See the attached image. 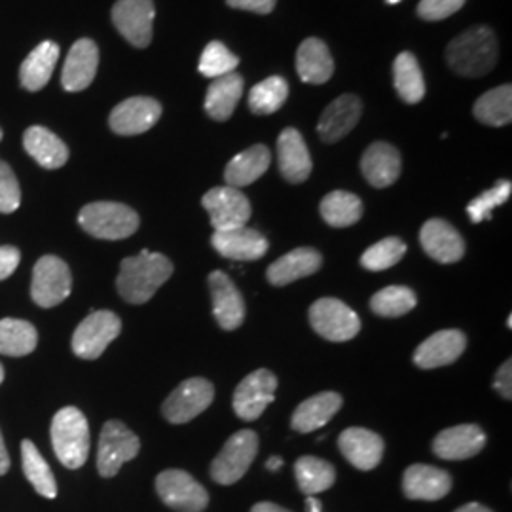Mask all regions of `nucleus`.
<instances>
[{"label": "nucleus", "instance_id": "nucleus-12", "mask_svg": "<svg viewBox=\"0 0 512 512\" xmlns=\"http://www.w3.org/2000/svg\"><path fill=\"white\" fill-rule=\"evenodd\" d=\"M202 205L209 213L215 232H226L247 226L251 219V202L247 196L232 186H217L203 196Z\"/></svg>", "mask_w": 512, "mask_h": 512}, {"label": "nucleus", "instance_id": "nucleus-10", "mask_svg": "<svg viewBox=\"0 0 512 512\" xmlns=\"http://www.w3.org/2000/svg\"><path fill=\"white\" fill-rule=\"evenodd\" d=\"M156 492L173 511L202 512L209 505V494L192 475L181 469H167L156 478Z\"/></svg>", "mask_w": 512, "mask_h": 512}, {"label": "nucleus", "instance_id": "nucleus-28", "mask_svg": "<svg viewBox=\"0 0 512 512\" xmlns=\"http://www.w3.org/2000/svg\"><path fill=\"white\" fill-rule=\"evenodd\" d=\"M342 395L334 391H323L313 395L294 410L291 425L298 433H311L325 427L342 408Z\"/></svg>", "mask_w": 512, "mask_h": 512}, {"label": "nucleus", "instance_id": "nucleus-6", "mask_svg": "<svg viewBox=\"0 0 512 512\" xmlns=\"http://www.w3.org/2000/svg\"><path fill=\"white\" fill-rule=\"evenodd\" d=\"M258 454V435L251 429L238 431L226 440L219 456L211 463V478L222 484L232 486L243 478Z\"/></svg>", "mask_w": 512, "mask_h": 512}, {"label": "nucleus", "instance_id": "nucleus-36", "mask_svg": "<svg viewBox=\"0 0 512 512\" xmlns=\"http://www.w3.org/2000/svg\"><path fill=\"white\" fill-rule=\"evenodd\" d=\"M321 217L332 228H348L363 217V202L344 190L330 192L321 202Z\"/></svg>", "mask_w": 512, "mask_h": 512}, {"label": "nucleus", "instance_id": "nucleus-31", "mask_svg": "<svg viewBox=\"0 0 512 512\" xmlns=\"http://www.w3.org/2000/svg\"><path fill=\"white\" fill-rule=\"evenodd\" d=\"M23 147L27 154L44 169H59L69 160V148L52 133L42 126H33L23 135Z\"/></svg>", "mask_w": 512, "mask_h": 512}, {"label": "nucleus", "instance_id": "nucleus-9", "mask_svg": "<svg viewBox=\"0 0 512 512\" xmlns=\"http://www.w3.org/2000/svg\"><path fill=\"white\" fill-rule=\"evenodd\" d=\"M313 330L329 342H349L361 330V319L338 298H321L310 308Z\"/></svg>", "mask_w": 512, "mask_h": 512}, {"label": "nucleus", "instance_id": "nucleus-44", "mask_svg": "<svg viewBox=\"0 0 512 512\" xmlns=\"http://www.w3.org/2000/svg\"><path fill=\"white\" fill-rule=\"evenodd\" d=\"M512 184L511 181H499L494 188L482 192L478 198L467 205V215L471 222H484V220L492 219L495 207L509 202L511 198Z\"/></svg>", "mask_w": 512, "mask_h": 512}, {"label": "nucleus", "instance_id": "nucleus-7", "mask_svg": "<svg viewBox=\"0 0 512 512\" xmlns=\"http://www.w3.org/2000/svg\"><path fill=\"white\" fill-rule=\"evenodd\" d=\"M122 332V321L116 313L99 310L90 313L73 334V351L76 357L93 361L99 359L110 342H114Z\"/></svg>", "mask_w": 512, "mask_h": 512}, {"label": "nucleus", "instance_id": "nucleus-2", "mask_svg": "<svg viewBox=\"0 0 512 512\" xmlns=\"http://www.w3.org/2000/svg\"><path fill=\"white\" fill-rule=\"evenodd\" d=\"M499 46L490 27H471L454 38L446 48V61L459 76L480 78L490 73L497 63Z\"/></svg>", "mask_w": 512, "mask_h": 512}, {"label": "nucleus", "instance_id": "nucleus-11", "mask_svg": "<svg viewBox=\"0 0 512 512\" xmlns=\"http://www.w3.org/2000/svg\"><path fill=\"white\" fill-rule=\"evenodd\" d=\"M215 399V387L205 378H190L179 385L162 406L165 420L183 425L198 418Z\"/></svg>", "mask_w": 512, "mask_h": 512}, {"label": "nucleus", "instance_id": "nucleus-15", "mask_svg": "<svg viewBox=\"0 0 512 512\" xmlns=\"http://www.w3.org/2000/svg\"><path fill=\"white\" fill-rule=\"evenodd\" d=\"M162 116V105L152 97H131L110 112L109 126L116 135H141L154 128Z\"/></svg>", "mask_w": 512, "mask_h": 512}, {"label": "nucleus", "instance_id": "nucleus-8", "mask_svg": "<svg viewBox=\"0 0 512 512\" xmlns=\"http://www.w3.org/2000/svg\"><path fill=\"white\" fill-rule=\"evenodd\" d=\"M73 291V275L59 256H42L33 270L31 298L40 308H54L69 298Z\"/></svg>", "mask_w": 512, "mask_h": 512}, {"label": "nucleus", "instance_id": "nucleus-22", "mask_svg": "<svg viewBox=\"0 0 512 512\" xmlns=\"http://www.w3.org/2000/svg\"><path fill=\"white\" fill-rule=\"evenodd\" d=\"M363 114V103L357 95H340L338 99H334L325 112L321 114L319 120V137L325 143H338L342 141L349 131L359 124Z\"/></svg>", "mask_w": 512, "mask_h": 512}, {"label": "nucleus", "instance_id": "nucleus-20", "mask_svg": "<svg viewBox=\"0 0 512 512\" xmlns=\"http://www.w3.org/2000/svg\"><path fill=\"white\" fill-rule=\"evenodd\" d=\"M279 171L287 183L300 184L311 175V156L308 145L298 129L287 128L277 139Z\"/></svg>", "mask_w": 512, "mask_h": 512}, {"label": "nucleus", "instance_id": "nucleus-26", "mask_svg": "<svg viewBox=\"0 0 512 512\" xmlns=\"http://www.w3.org/2000/svg\"><path fill=\"white\" fill-rule=\"evenodd\" d=\"M321 266H323V256L317 249L300 247L277 258L274 264H270L266 270V277L274 287H285L298 279L317 274Z\"/></svg>", "mask_w": 512, "mask_h": 512}, {"label": "nucleus", "instance_id": "nucleus-50", "mask_svg": "<svg viewBox=\"0 0 512 512\" xmlns=\"http://www.w3.org/2000/svg\"><path fill=\"white\" fill-rule=\"evenodd\" d=\"M10 469V456H8V450H6V444L2 439V433H0V476L6 475Z\"/></svg>", "mask_w": 512, "mask_h": 512}, {"label": "nucleus", "instance_id": "nucleus-25", "mask_svg": "<svg viewBox=\"0 0 512 512\" xmlns=\"http://www.w3.org/2000/svg\"><path fill=\"white\" fill-rule=\"evenodd\" d=\"M404 495L414 501H439L450 494L452 476L433 465H412L404 471Z\"/></svg>", "mask_w": 512, "mask_h": 512}, {"label": "nucleus", "instance_id": "nucleus-24", "mask_svg": "<svg viewBox=\"0 0 512 512\" xmlns=\"http://www.w3.org/2000/svg\"><path fill=\"white\" fill-rule=\"evenodd\" d=\"M211 245L224 258L239 262H255L268 253V239L255 228H234L226 232H215Z\"/></svg>", "mask_w": 512, "mask_h": 512}, {"label": "nucleus", "instance_id": "nucleus-16", "mask_svg": "<svg viewBox=\"0 0 512 512\" xmlns=\"http://www.w3.org/2000/svg\"><path fill=\"white\" fill-rule=\"evenodd\" d=\"M209 291L213 300V315L220 329L236 330L245 321V300L238 291L236 283L224 272H211Z\"/></svg>", "mask_w": 512, "mask_h": 512}, {"label": "nucleus", "instance_id": "nucleus-37", "mask_svg": "<svg viewBox=\"0 0 512 512\" xmlns=\"http://www.w3.org/2000/svg\"><path fill=\"white\" fill-rule=\"evenodd\" d=\"M294 475L300 492L306 495H317L327 492L336 480V471L325 459L304 456L294 465Z\"/></svg>", "mask_w": 512, "mask_h": 512}, {"label": "nucleus", "instance_id": "nucleus-14", "mask_svg": "<svg viewBox=\"0 0 512 512\" xmlns=\"http://www.w3.org/2000/svg\"><path fill=\"white\" fill-rule=\"evenodd\" d=\"M154 16L152 0H118L112 8L114 27L135 48H147L152 42Z\"/></svg>", "mask_w": 512, "mask_h": 512}, {"label": "nucleus", "instance_id": "nucleus-32", "mask_svg": "<svg viewBox=\"0 0 512 512\" xmlns=\"http://www.w3.org/2000/svg\"><path fill=\"white\" fill-rule=\"evenodd\" d=\"M243 90L245 82L241 74L230 73L215 78L205 95V112L217 122H226L238 107Z\"/></svg>", "mask_w": 512, "mask_h": 512}, {"label": "nucleus", "instance_id": "nucleus-30", "mask_svg": "<svg viewBox=\"0 0 512 512\" xmlns=\"http://www.w3.org/2000/svg\"><path fill=\"white\" fill-rule=\"evenodd\" d=\"M272 164V152L264 145H255L234 156L226 169L224 181L232 188H243L258 181Z\"/></svg>", "mask_w": 512, "mask_h": 512}, {"label": "nucleus", "instance_id": "nucleus-43", "mask_svg": "<svg viewBox=\"0 0 512 512\" xmlns=\"http://www.w3.org/2000/svg\"><path fill=\"white\" fill-rule=\"evenodd\" d=\"M238 65V55L232 54L219 40H213L205 46L198 69L203 76L215 80L224 74L234 73Z\"/></svg>", "mask_w": 512, "mask_h": 512}, {"label": "nucleus", "instance_id": "nucleus-13", "mask_svg": "<svg viewBox=\"0 0 512 512\" xmlns=\"http://www.w3.org/2000/svg\"><path fill=\"white\" fill-rule=\"evenodd\" d=\"M277 378L268 368L255 370L245 376L234 393V412L241 420L255 421L274 403Z\"/></svg>", "mask_w": 512, "mask_h": 512}, {"label": "nucleus", "instance_id": "nucleus-54", "mask_svg": "<svg viewBox=\"0 0 512 512\" xmlns=\"http://www.w3.org/2000/svg\"><path fill=\"white\" fill-rule=\"evenodd\" d=\"M306 511L308 512H323V505L313 497L308 495V501H306Z\"/></svg>", "mask_w": 512, "mask_h": 512}, {"label": "nucleus", "instance_id": "nucleus-42", "mask_svg": "<svg viewBox=\"0 0 512 512\" xmlns=\"http://www.w3.org/2000/svg\"><path fill=\"white\" fill-rule=\"evenodd\" d=\"M406 255V243L399 238H385L368 247L361 256V266L368 272H384L399 264Z\"/></svg>", "mask_w": 512, "mask_h": 512}, {"label": "nucleus", "instance_id": "nucleus-41", "mask_svg": "<svg viewBox=\"0 0 512 512\" xmlns=\"http://www.w3.org/2000/svg\"><path fill=\"white\" fill-rule=\"evenodd\" d=\"M416 304H418V298L414 291L408 287H401V285L385 287L370 298V310L380 317H387V319L403 317L406 313L414 310Z\"/></svg>", "mask_w": 512, "mask_h": 512}, {"label": "nucleus", "instance_id": "nucleus-53", "mask_svg": "<svg viewBox=\"0 0 512 512\" xmlns=\"http://www.w3.org/2000/svg\"><path fill=\"white\" fill-rule=\"evenodd\" d=\"M281 467H283V459L277 458V456H272L266 461V469L272 471V473H277Z\"/></svg>", "mask_w": 512, "mask_h": 512}, {"label": "nucleus", "instance_id": "nucleus-27", "mask_svg": "<svg viewBox=\"0 0 512 512\" xmlns=\"http://www.w3.org/2000/svg\"><path fill=\"white\" fill-rule=\"evenodd\" d=\"M401 167L399 150L384 141L370 145L361 158V171L374 188H387L395 184L401 177Z\"/></svg>", "mask_w": 512, "mask_h": 512}, {"label": "nucleus", "instance_id": "nucleus-45", "mask_svg": "<svg viewBox=\"0 0 512 512\" xmlns=\"http://www.w3.org/2000/svg\"><path fill=\"white\" fill-rule=\"evenodd\" d=\"M21 203V190L12 167L0 160V213H14Z\"/></svg>", "mask_w": 512, "mask_h": 512}, {"label": "nucleus", "instance_id": "nucleus-35", "mask_svg": "<svg viewBox=\"0 0 512 512\" xmlns=\"http://www.w3.org/2000/svg\"><path fill=\"white\" fill-rule=\"evenodd\" d=\"M473 114L476 120L492 126V128H501L511 124L512 120V86L505 84L494 88L490 92L484 93L482 97L476 99Z\"/></svg>", "mask_w": 512, "mask_h": 512}, {"label": "nucleus", "instance_id": "nucleus-29", "mask_svg": "<svg viewBox=\"0 0 512 512\" xmlns=\"http://www.w3.org/2000/svg\"><path fill=\"white\" fill-rule=\"evenodd\" d=\"M296 71L302 82L325 84L334 74V59L319 38H306L296 52Z\"/></svg>", "mask_w": 512, "mask_h": 512}, {"label": "nucleus", "instance_id": "nucleus-56", "mask_svg": "<svg viewBox=\"0 0 512 512\" xmlns=\"http://www.w3.org/2000/svg\"><path fill=\"white\" fill-rule=\"evenodd\" d=\"M401 0H387V4H399Z\"/></svg>", "mask_w": 512, "mask_h": 512}, {"label": "nucleus", "instance_id": "nucleus-49", "mask_svg": "<svg viewBox=\"0 0 512 512\" xmlns=\"http://www.w3.org/2000/svg\"><path fill=\"white\" fill-rule=\"evenodd\" d=\"M277 0H226V4L230 8L236 10H247V12H255V14H270L275 8Z\"/></svg>", "mask_w": 512, "mask_h": 512}, {"label": "nucleus", "instance_id": "nucleus-3", "mask_svg": "<svg viewBox=\"0 0 512 512\" xmlns=\"http://www.w3.org/2000/svg\"><path fill=\"white\" fill-rule=\"evenodd\" d=\"M50 435L55 456L67 469H80L86 463L90 454V425L78 408H61L54 416Z\"/></svg>", "mask_w": 512, "mask_h": 512}, {"label": "nucleus", "instance_id": "nucleus-46", "mask_svg": "<svg viewBox=\"0 0 512 512\" xmlns=\"http://www.w3.org/2000/svg\"><path fill=\"white\" fill-rule=\"evenodd\" d=\"M463 4L465 0H420L418 16L425 21H440L459 12Z\"/></svg>", "mask_w": 512, "mask_h": 512}, {"label": "nucleus", "instance_id": "nucleus-19", "mask_svg": "<svg viewBox=\"0 0 512 512\" xmlns=\"http://www.w3.org/2000/svg\"><path fill=\"white\" fill-rule=\"evenodd\" d=\"M420 241L423 251L440 264H454L465 255V241L446 220H427L421 226Z\"/></svg>", "mask_w": 512, "mask_h": 512}, {"label": "nucleus", "instance_id": "nucleus-47", "mask_svg": "<svg viewBox=\"0 0 512 512\" xmlns=\"http://www.w3.org/2000/svg\"><path fill=\"white\" fill-rule=\"evenodd\" d=\"M494 389L505 399L511 401L512 399V361L507 359L503 365L499 366L497 374L494 378Z\"/></svg>", "mask_w": 512, "mask_h": 512}, {"label": "nucleus", "instance_id": "nucleus-23", "mask_svg": "<svg viewBox=\"0 0 512 512\" xmlns=\"http://www.w3.org/2000/svg\"><path fill=\"white\" fill-rule=\"evenodd\" d=\"M467 348V338L461 330H439L429 336L414 353V363L423 370L456 363Z\"/></svg>", "mask_w": 512, "mask_h": 512}, {"label": "nucleus", "instance_id": "nucleus-57", "mask_svg": "<svg viewBox=\"0 0 512 512\" xmlns=\"http://www.w3.org/2000/svg\"><path fill=\"white\" fill-rule=\"evenodd\" d=\"M0 141H2V129H0Z\"/></svg>", "mask_w": 512, "mask_h": 512}, {"label": "nucleus", "instance_id": "nucleus-38", "mask_svg": "<svg viewBox=\"0 0 512 512\" xmlns=\"http://www.w3.org/2000/svg\"><path fill=\"white\" fill-rule=\"evenodd\" d=\"M38 344L37 329L21 319H0V355L25 357Z\"/></svg>", "mask_w": 512, "mask_h": 512}, {"label": "nucleus", "instance_id": "nucleus-4", "mask_svg": "<svg viewBox=\"0 0 512 512\" xmlns=\"http://www.w3.org/2000/svg\"><path fill=\"white\" fill-rule=\"evenodd\" d=\"M78 224L93 238L116 241L137 232L139 215L124 203L95 202L80 211Z\"/></svg>", "mask_w": 512, "mask_h": 512}, {"label": "nucleus", "instance_id": "nucleus-18", "mask_svg": "<svg viewBox=\"0 0 512 512\" xmlns=\"http://www.w3.org/2000/svg\"><path fill=\"white\" fill-rule=\"evenodd\" d=\"M486 446V433L475 425L465 423L450 429H444L433 440L435 456L446 461H461V459L475 458Z\"/></svg>", "mask_w": 512, "mask_h": 512}, {"label": "nucleus", "instance_id": "nucleus-1", "mask_svg": "<svg viewBox=\"0 0 512 512\" xmlns=\"http://www.w3.org/2000/svg\"><path fill=\"white\" fill-rule=\"evenodd\" d=\"M173 274V264L162 253L141 251L137 256L124 258L116 287L129 304H145Z\"/></svg>", "mask_w": 512, "mask_h": 512}, {"label": "nucleus", "instance_id": "nucleus-39", "mask_svg": "<svg viewBox=\"0 0 512 512\" xmlns=\"http://www.w3.org/2000/svg\"><path fill=\"white\" fill-rule=\"evenodd\" d=\"M21 463H23V473L38 494L48 497V499H54L57 495V482H55L50 465L38 452L35 442H31V440L21 442Z\"/></svg>", "mask_w": 512, "mask_h": 512}, {"label": "nucleus", "instance_id": "nucleus-48", "mask_svg": "<svg viewBox=\"0 0 512 512\" xmlns=\"http://www.w3.org/2000/svg\"><path fill=\"white\" fill-rule=\"evenodd\" d=\"M19 255L16 247H10V245H4L0 247V281L8 279L10 275L16 272V268L19 266Z\"/></svg>", "mask_w": 512, "mask_h": 512}, {"label": "nucleus", "instance_id": "nucleus-51", "mask_svg": "<svg viewBox=\"0 0 512 512\" xmlns=\"http://www.w3.org/2000/svg\"><path fill=\"white\" fill-rule=\"evenodd\" d=\"M251 512H291L287 511V509H283V507H279V505H275V503H268V501H264V503H256L255 507H253V511Z\"/></svg>", "mask_w": 512, "mask_h": 512}, {"label": "nucleus", "instance_id": "nucleus-55", "mask_svg": "<svg viewBox=\"0 0 512 512\" xmlns=\"http://www.w3.org/2000/svg\"><path fill=\"white\" fill-rule=\"evenodd\" d=\"M4 382V368H2V365H0V384Z\"/></svg>", "mask_w": 512, "mask_h": 512}, {"label": "nucleus", "instance_id": "nucleus-21", "mask_svg": "<svg viewBox=\"0 0 512 512\" xmlns=\"http://www.w3.org/2000/svg\"><path fill=\"white\" fill-rule=\"evenodd\" d=\"M99 67V48L90 38L76 40L71 52L65 59L61 86L67 92H82L86 90L97 74Z\"/></svg>", "mask_w": 512, "mask_h": 512}, {"label": "nucleus", "instance_id": "nucleus-34", "mask_svg": "<svg viewBox=\"0 0 512 512\" xmlns=\"http://www.w3.org/2000/svg\"><path fill=\"white\" fill-rule=\"evenodd\" d=\"M393 80L399 97L408 105H416L425 97V80L416 55L403 52L393 63Z\"/></svg>", "mask_w": 512, "mask_h": 512}, {"label": "nucleus", "instance_id": "nucleus-40", "mask_svg": "<svg viewBox=\"0 0 512 512\" xmlns=\"http://www.w3.org/2000/svg\"><path fill=\"white\" fill-rule=\"evenodd\" d=\"M289 97V82L281 76H270L256 84L249 93V109L260 116L274 114Z\"/></svg>", "mask_w": 512, "mask_h": 512}, {"label": "nucleus", "instance_id": "nucleus-17", "mask_svg": "<svg viewBox=\"0 0 512 512\" xmlns=\"http://www.w3.org/2000/svg\"><path fill=\"white\" fill-rule=\"evenodd\" d=\"M338 448L355 469L372 471L382 463L385 444L384 439L374 431L363 427H349L340 435Z\"/></svg>", "mask_w": 512, "mask_h": 512}, {"label": "nucleus", "instance_id": "nucleus-33", "mask_svg": "<svg viewBox=\"0 0 512 512\" xmlns=\"http://www.w3.org/2000/svg\"><path fill=\"white\" fill-rule=\"evenodd\" d=\"M57 59H59V46L52 40L40 42L37 48L21 63V69H19L21 86L29 92L42 90L54 74Z\"/></svg>", "mask_w": 512, "mask_h": 512}, {"label": "nucleus", "instance_id": "nucleus-5", "mask_svg": "<svg viewBox=\"0 0 512 512\" xmlns=\"http://www.w3.org/2000/svg\"><path fill=\"white\" fill-rule=\"evenodd\" d=\"M141 440L122 421L110 420L103 425L97 448V471L105 478L118 475L124 463L137 458Z\"/></svg>", "mask_w": 512, "mask_h": 512}, {"label": "nucleus", "instance_id": "nucleus-52", "mask_svg": "<svg viewBox=\"0 0 512 512\" xmlns=\"http://www.w3.org/2000/svg\"><path fill=\"white\" fill-rule=\"evenodd\" d=\"M456 512H494L490 511L488 507H484V505H480V503H467V505H463V507H459Z\"/></svg>", "mask_w": 512, "mask_h": 512}]
</instances>
